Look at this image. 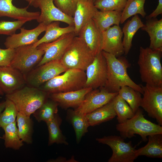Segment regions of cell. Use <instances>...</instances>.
Listing matches in <instances>:
<instances>
[{"instance_id": "e0dca14e", "label": "cell", "mask_w": 162, "mask_h": 162, "mask_svg": "<svg viewBox=\"0 0 162 162\" xmlns=\"http://www.w3.org/2000/svg\"><path fill=\"white\" fill-rule=\"evenodd\" d=\"M102 51L112 54L116 57L124 53L122 44L123 33L119 26L114 25L102 32Z\"/></svg>"}, {"instance_id": "4dcf8cb0", "label": "cell", "mask_w": 162, "mask_h": 162, "mask_svg": "<svg viewBox=\"0 0 162 162\" xmlns=\"http://www.w3.org/2000/svg\"><path fill=\"white\" fill-rule=\"evenodd\" d=\"M16 122L6 125L2 128L5 134L3 136L6 148L18 150L23 145V141L19 137Z\"/></svg>"}, {"instance_id": "8fae6325", "label": "cell", "mask_w": 162, "mask_h": 162, "mask_svg": "<svg viewBox=\"0 0 162 162\" xmlns=\"http://www.w3.org/2000/svg\"><path fill=\"white\" fill-rule=\"evenodd\" d=\"M32 5L40 9V15L36 20L39 23L48 25L53 22L59 21L69 26H74L73 17L59 9L54 4V0H35Z\"/></svg>"}, {"instance_id": "2e32d148", "label": "cell", "mask_w": 162, "mask_h": 162, "mask_svg": "<svg viewBox=\"0 0 162 162\" xmlns=\"http://www.w3.org/2000/svg\"><path fill=\"white\" fill-rule=\"evenodd\" d=\"M47 25L40 23L36 28L30 30L21 28L20 33H15L6 38L4 45L6 48L16 49L21 46L33 44L38 40V37L40 34L45 31Z\"/></svg>"}, {"instance_id": "83f0119b", "label": "cell", "mask_w": 162, "mask_h": 162, "mask_svg": "<svg viewBox=\"0 0 162 162\" xmlns=\"http://www.w3.org/2000/svg\"><path fill=\"white\" fill-rule=\"evenodd\" d=\"M66 119L70 123L75 132L77 143L80 142L82 137L88 131L89 126L85 115L77 112L75 110H68Z\"/></svg>"}, {"instance_id": "ee69618b", "label": "cell", "mask_w": 162, "mask_h": 162, "mask_svg": "<svg viewBox=\"0 0 162 162\" xmlns=\"http://www.w3.org/2000/svg\"><path fill=\"white\" fill-rule=\"evenodd\" d=\"M27 2L29 4L32 5V4L35 0H26Z\"/></svg>"}, {"instance_id": "ab89813d", "label": "cell", "mask_w": 162, "mask_h": 162, "mask_svg": "<svg viewBox=\"0 0 162 162\" xmlns=\"http://www.w3.org/2000/svg\"><path fill=\"white\" fill-rule=\"evenodd\" d=\"M15 52V49L0 48V66H10Z\"/></svg>"}, {"instance_id": "f1b7e54d", "label": "cell", "mask_w": 162, "mask_h": 162, "mask_svg": "<svg viewBox=\"0 0 162 162\" xmlns=\"http://www.w3.org/2000/svg\"><path fill=\"white\" fill-rule=\"evenodd\" d=\"M62 122V119L58 113L51 120L46 122L49 132V146L54 143L66 145L69 144L60 128Z\"/></svg>"}, {"instance_id": "3957f363", "label": "cell", "mask_w": 162, "mask_h": 162, "mask_svg": "<svg viewBox=\"0 0 162 162\" xmlns=\"http://www.w3.org/2000/svg\"><path fill=\"white\" fill-rule=\"evenodd\" d=\"M49 94L38 88L24 86L9 94L6 98L14 104L18 112L30 116L49 98Z\"/></svg>"}, {"instance_id": "f6af8a7d", "label": "cell", "mask_w": 162, "mask_h": 162, "mask_svg": "<svg viewBox=\"0 0 162 162\" xmlns=\"http://www.w3.org/2000/svg\"><path fill=\"white\" fill-rule=\"evenodd\" d=\"M0 127H1L0 126ZM0 139H3V137H1L0 136Z\"/></svg>"}, {"instance_id": "ffe728a7", "label": "cell", "mask_w": 162, "mask_h": 162, "mask_svg": "<svg viewBox=\"0 0 162 162\" xmlns=\"http://www.w3.org/2000/svg\"><path fill=\"white\" fill-rule=\"evenodd\" d=\"M94 1L78 0L73 16L74 33L78 35L81 29L92 20L98 10L95 7Z\"/></svg>"}, {"instance_id": "4fadbf2b", "label": "cell", "mask_w": 162, "mask_h": 162, "mask_svg": "<svg viewBox=\"0 0 162 162\" xmlns=\"http://www.w3.org/2000/svg\"><path fill=\"white\" fill-rule=\"evenodd\" d=\"M86 70V80L85 87L95 89L104 86L107 80V64L102 51L95 56Z\"/></svg>"}, {"instance_id": "4316f807", "label": "cell", "mask_w": 162, "mask_h": 162, "mask_svg": "<svg viewBox=\"0 0 162 162\" xmlns=\"http://www.w3.org/2000/svg\"><path fill=\"white\" fill-rule=\"evenodd\" d=\"M144 25L138 14L134 15L130 20H128L124 25L122 30L124 36L122 44L126 56L128 54L132 47L134 36Z\"/></svg>"}, {"instance_id": "d4e9b609", "label": "cell", "mask_w": 162, "mask_h": 162, "mask_svg": "<svg viewBox=\"0 0 162 162\" xmlns=\"http://www.w3.org/2000/svg\"><path fill=\"white\" fill-rule=\"evenodd\" d=\"M85 116L89 126H94L111 120L116 116L112 100Z\"/></svg>"}, {"instance_id": "9c48e42d", "label": "cell", "mask_w": 162, "mask_h": 162, "mask_svg": "<svg viewBox=\"0 0 162 162\" xmlns=\"http://www.w3.org/2000/svg\"><path fill=\"white\" fill-rule=\"evenodd\" d=\"M68 69L61 60H52L34 68L25 76L27 86L38 88Z\"/></svg>"}, {"instance_id": "8992f818", "label": "cell", "mask_w": 162, "mask_h": 162, "mask_svg": "<svg viewBox=\"0 0 162 162\" xmlns=\"http://www.w3.org/2000/svg\"><path fill=\"white\" fill-rule=\"evenodd\" d=\"M95 56L80 37L75 36L61 59L67 69L85 71L93 61Z\"/></svg>"}, {"instance_id": "8d00e7d4", "label": "cell", "mask_w": 162, "mask_h": 162, "mask_svg": "<svg viewBox=\"0 0 162 162\" xmlns=\"http://www.w3.org/2000/svg\"><path fill=\"white\" fill-rule=\"evenodd\" d=\"M127 0H95V7L101 11H122Z\"/></svg>"}, {"instance_id": "603a6c76", "label": "cell", "mask_w": 162, "mask_h": 162, "mask_svg": "<svg viewBox=\"0 0 162 162\" xmlns=\"http://www.w3.org/2000/svg\"><path fill=\"white\" fill-rule=\"evenodd\" d=\"M122 11H101L98 10L92 18L97 27L102 32L114 25L119 26Z\"/></svg>"}, {"instance_id": "d6986e66", "label": "cell", "mask_w": 162, "mask_h": 162, "mask_svg": "<svg viewBox=\"0 0 162 162\" xmlns=\"http://www.w3.org/2000/svg\"><path fill=\"white\" fill-rule=\"evenodd\" d=\"M78 35L83 40L95 56L102 51V32L97 27L92 19L81 29Z\"/></svg>"}, {"instance_id": "d590c367", "label": "cell", "mask_w": 162, "mask_h": 162, "mask_svg": "<svg viewBox=\"0 0 162 162\" xmlns=\"http://www.w3.org/2000/svg\"><path fill=\"white\" fill-rule=\"evenodd\" d=\"M5 104L3 112L0 114V126H4L15 122L18 113L14 103L6 98Z\"/></svg>"}, {"instance_id": "f546056e", "label": "cell", "mask_w": 162, "mask_h": 162, "mask_svg": "<svg viewBox=\"0 0 162 162\" xmlns=\"http://www.w3.org/2000/svg\"><path fill=\"white\" fill-rule=\"evenodd\" d=\"M16 122L18 134L20 138L28 144L32 142L33 122L30 116L24 115L18 112Z\"/></svg>"}, {"instance_id": "f35d334b", "label": "cell", "mask_w": 162, "mask_h": 162, "mask_svg": "<svg viewBox=\"0 0 162 162\" xmlns=\"http://www.w3.org/2000/svg\"><path fill=\"white\" fill-rule=\"evenodd\" d=\"M78 0H54L56 6L68 15L73 17Z\"/></svg>"}, {"instance_id": "836d02e7", "label": "cell", "mask_w": 162, "mask_h": 162, "mask_svg": "<svg viewBox=\"0 0 162 162\" xmlns=\"http://www.w3.org/2000/svg\"><path fill=\"white\" fill-rule=\"evenodd\" d=\"M118 95L128 104L135 114L140 106L142 99L141 93L128 86L121 87Z\"/></svg>"}, {"instance_id": "7bdbcfd3", "label": "cell", "mask_w": 162, "mask_h": 162, "mask_svg": "<svg viewBox=\"0 0 162 162\" xmlns=\"http://www.w3.org/2000/svg\"><path fill=\"white\" fill-rule=\"evenodd\" d=\"M5 101L0 103V114L4 110L5 106Z\"/></svg>"}, {"instance_id": "484cf974", "label": "cell", "mask_w": 162, "mask_h": 162, "mask_svg": "<svg viewBox=\"0 0 162 162\" xmlns=\"http://www.w3.org/2000/svg\"><path fill=\"white\" fill-rule=\"evenodd\" d=\"M74 26H69L65 27L60 26L59 21L53 22L48 24L45 30L44 35L34 44H33L34 47H36L40 44L54 41L64 34L74 32Z\"/></svg>"}, {"instance_id": "7c38bea8", "label": "cell", "mask_w": 162, "mask_h": 162, "mask_svg": "<svg viewBox=\"0 0 162 162\" xmlns=\"http://www.w3.org/2000/svg\"><path fill=\"white\" fill-rule=\"evenodd\" d=\"M75 36L74 32L68 33L52 42L39 45L37 48L44 51V53L37 66L51 61L61 60Z\"/></svg>"}, {"instance_id": "30bf717a", "label": "cell", "mask_w": 162, "mask_h": 162, "mask_svg": "<svg viewBox=\"0 0 162 162\" xmlns=\"http://www.w3.org/2000/svg\"><path fill=\"white\" fill-rule=\"evenodd\" d=\"M143 90L140 106L148 116L155 119L158 124L162 125V86L146 84L141 86Z\"/></svg>"}, {"instance_id": "ac0fdd59", "label": "cell", "mask_w": 162, "mask_h": 162, "mask_svg": "<svg viewBox=\"0 0 162 162\" xmlns=\"http://www.w3.org/2000/svg\"><path fill=\"white\" fill-rule=\"evenodd\" d=\"M92 89L85 87L74 91L50 94L49 98L57 102L63 108L71 107L75 109L82 103L86 95Z\"/></svg>"}, {"instance_id": "bcb514c9", "label": "cell", "mask_w": 162, "mask_h": 162, "mask_svg": "<svg viewBox=\"0 0 162 162\" xmlns=\"http://www.w3.org/2000/svg\"><path fill=\"white\" fill-rule=\"evenodd\" d=\"M88 0L94 1V0Z\"/></svg>"}, {"instance_id": "44dd1931", "label": "cell", "mask_w": 162, "mask_h": 162, "mask_svg": "<svg viewBox=\"0 0 162 162\" xmlns=\"http://www.w3.org/2000/svg\"><path fill=\"white\" fill-rule=\"evenodd\" d=\"M14 0H0V17L7 16L18 20L26 22L37 20L40 13L27 10L28 7L17 8L12 4Z\"/></svg>"}, {"instance_id": "7a4b0ae2", "label": "cell", "mask_w": 162, "mask_h": 162, "mask_svg": "<svg viewBox=\"0 0 162 162\" xmlns=\"http://www.w3.org/2000/svg\"><path fill=\"white\" fill-rule=\"evenodd\" d=\"M162 50L141 46L138 64L142 81L146 84L162 86Z\"/></svg>"}, {"instance_id": "d6a6232c", "label": "cell", "mask_w": 162, "mask_h": 162, "mask_svg": "<svg viewBox=\"0 0 162 162\" xmlns=\"http://www.w3.org/2000/svg\"><path fill=\"white\" fill-rule=\"evenodd\" d=\"M118 123H122L132 117L134 113L127 102L118 94L112 100Z\"/></svg>"}, {"instance_id": "1f68e13d", "label": "cell", "mask_w": 162, "mask_h": 162, "mask_svg": "<svg viewBox=\"0 0 162 162\" xmlns=\"http://www.w3.org/2000/svg\"><path fill=\"white\" fill-rule=\"evenodd\" d=\"M58 104L50 99H47L43 104L33 114L39 122L46 123L51 120L58 112Z\"/></svg>"}, {"instance_id": "e575fe53", "label": "cell", "mask_w": 162, "mask_h": 162, "mask_svg": "<svg viewBox=\"0 0 162 162\" xmlns=\"http://www.w3.org/2000/svg\"><path fill=\"white\" fill-rule=\"evenodd\" d=\"M146 0H127L122 11L120 23H123L128 19L138 14L143 17L146 14L144 9Z\"/></svg>"}, {"instance_id": "52a82bcc", "label": "cell", "mask_w": 162, "mask_h": 162, "mask_svg": "<svg viewBox=\"0 0 162 162\" xmlns=\"http://www.w3.org/2000/svg\"><path fill=\"white\" fill-rule=\"evenodd\" d=\"M99 143L108 146L112 154L108 162H133L137 157L136 154V146L134 147L131 141L125 142L121 136L111 135L97 138Z\"/></svg>"}, {"instance_id": "6da1fadb", "label": "cell", "mask_w": 162, "mask_h": 162, "mask_svg": "<svg viewBox=\"0 0 162 162\" xmlns=\"http://www.w3.org/2000/svg\"><path fill=\"white\" fill-rule=\"evenodd\" d=\"M102 53L107 64V80L103 87L105 89L110 93H118L121 87L128 86L143 94L141 86L134 82L128 74L127 69L130 64L125 58L121 56L116 57L103 51Z\"/></svg>"}, {"instance_id": "ba28073f", "label": "cell", "mask_w": 162, "mask_h": 162, "mask_svg": "<svg viewBox=\"0 0 162 162\" xmlns=\"http://www.w3.org/2000/svg\"><path fill=\"white\" fill-rule=\"evenodd\" d=\"M44 53V51L33 47V44L19 47L15 49L10 66L25 76L38 65Z\"/></svg>"}, {"instance_id": "9a60e30c", "label": "cell", "mask_w": 162, "mask_h": 162, "mask_svg": "<svg viewBox=\"0 0 162 162\" xmlns=\"http://www.w3.org/2000/svg\"><path fill=\"white\" fill-rule=\"evenodd\" d=\"M100 88L93 89L88 92L81 104L74 110L86 115L109 102L118 94L109 92L103 87Z\"/></svg>"}, {"instance_id": "5bb4252c", "label": "cell", "mask_w": 162, "mask_h": 162, "mask_svg": "<svg viewBox=\"0 0 162 162\" xmlns=\"http://www.w3.org/2000/svg\"><path fill=\"white\" fill-rule=\"evenodd\" d=\"M26 84L25 76L10 66H0V95L10 94Z\"/></svg>"}, {"instance_id": "7402d4cb", "label": "cell", "mask_w": 162, "mask_h": 162, "mask_svg": "<svg viewBox=\"0 0 162 162\" xmlns=\"http://www.w3.org/2000/svg\"><path fill=\"white\" fill-rule=\"evenodd\" d=\"M141 29L147 32L150 37L149 48L153 50L162 51V19H147Z\"/></svg>"}, {"instance_id": "277c9868", "label": "cell", "mask_w": 162, "mask_h": 162, "mask_svg": "<svg viewBox=\"0 0 162 162\" xmlns=\"http://www.w3.org/2000/svg\"><path fill=\"white\" fill-rule=\"evenodd\" d=\"M143 111L140 108L134 116L124 122L116 125L117 130L123 138H130L137 134L144 142L148 141V136L162 134V127L146 119Z\"/></svg>"}, {"instance_id": "74e56055", "label": "cell", "mask_w": 162, "mask_h": 162, "mask_svg": "<svg viewBox=\"0 0 162 162\" xmlns=\"http://www.w3.org/2000/svg\"><path fill=\"white\" fill-rule=\"evenodd\" d=\"M25 21L17 20L14 21H0V34L11 35L16 31L20 29L25 23Z\"/></svg>"}, {"instance_id": "5b68a950", "label": "cell", "mask_w": 162, "mask_h": 162, "mask_svg": "<svg viewBox=\"0 0 162 162\" xmlns=\"http://www.w3.org/2000/svg\"><path fill=\"white\" fill-rule=\"evenodd\" d=\"M64 72L46 82L38 88L50 94L74 91L85 88L86 80L85 71L69 69Z\"/></svg>"}, {"instance_id": "60d3db41", "label": "cell", "mask_w": 162, "mask_h": 162, "mask_svg": "<svg viewBox=\"0 0 162 162\" xmlns=\"http://www.w3.org/2000/svg\"><path fill=\"white\" fill-rule=\"evenodd\" d=\"M162 14V0H158V4L155 10L146 17V19L155 18Z\"/></svg>"}, {"instance_id": "b9f144b4", "label": "cell", "mask_w": 162, "mask_h": 162, "mask_svg": "<svg viewBox=\"0 0 162 162\" xmlns=\"http://www.w3.org/2000/svg\"><path fill=\"white\" fill-rule=\"evenodd\" d=\"M48 161L49 162H66L67 161L66 158L63 157H59L55 159H51Z\"/></svg>"}, {"instance_id": "cb8c5ba5", "label": "cell", "mask_w": 162, "mask_h": 162, "mask_svg": "<svg viewBox=\"0 0 162 162\" xmlns=\"http://www.w3.org/2000/svg\"><path fill=\"white\" fill-rule=\"evenodd\" d=\"M148 142L143 147L136 149V154L152 158H162V134L148 136Z\"/></svg>"}]
</instances>
